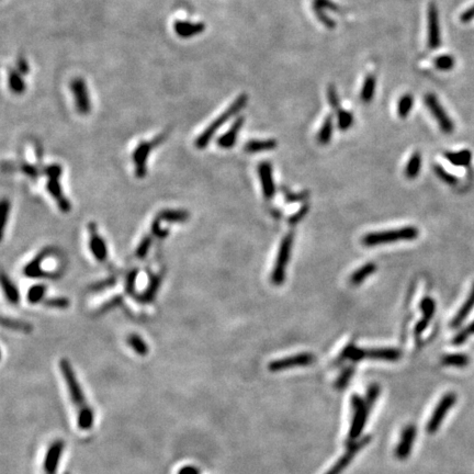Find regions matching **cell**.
I'll return each mask as SVG.
<instances>
[{
	"instance_id": "cb8c5ba5",
	"label": "cell",
	"mask_w": 474,
	"mask_h": 474,
	"mask_svg": "<svg viewBox=\"0 0 474 474\" xmlns=\"http://www.w3.org/2000/svg\"><path fill=\"white\" fill-rule=\"evenodd\" d=\"M161 282H163V274L156 273L149 275V282L146 287V289L139 297V302L141 303H151L154 301V299L157 296V292L160 288Z\"/></svg>"
},
{
	"instance_id": "91938a15",
	"label": "cell",
	"mask_w": 474,
	"mask_h": 474,
	"mask_svg": "<svg viewBox=\"0 0 474 474\" xmlns=\"http://www.w3.org/2000/svg\"><path fill=\"white\" fill-rule=\"evenodd\" d=\"M17 69L20 71L21 74H28L29 73V65L27 63L26 59H23V58H19L18 59V63H17Z\"/></svg>"
},
{
	"instance_id": "b9f144b4",
	"label": "cell",
	"mask_w": 474,
	"mask_h": 474,
	"mask_svg": "<svg viewBox=\"0 0 474 474\" xmlns=\"http://www.w3.org/2000/svg\"><path fill=\"white\" fill-rule=\"evenodd\" d=\"M353 122V116L352 113L346 110H341L339 109L337 111V123H338V128L341 131H346L349 129Z\"/></svg>"
},
{
	"instance_id": "f546056e",
	"label": "cell",
	"mask_w": 474,
	"mask_h": 474,
	"mask_svg": "<svg viewBox=\"0 0 474 474\" xmlns=\"http://www.w3.org/2000/svg\"><path fill=\"white\" fill-rule=\"evenodd\" d=\"M8 85L11 91L16 94H22L26 91L27 86L25 80L22 79L21 73L18 69L11 68L8 75Z\"/></svg>"
},
{
	"instance_id": "f1b7e54d",
	"label": "cell",
	"mask_w": 474,
	"mask_h": 474,
	"mask_svg": "<svg viewBox=\"0 0 474 474\" xmlns=\"http://www.w3.org/2000/svg\"><path fill=\"white\" fill-rule=\"evenodd\" d=\"M375 270H376V266L374 262H367L361 268L357 269L356 271L350 275L349 282L352 286L361 285L365 279L370 277L371 274L374 273Z\"/></svg>"
},
{
	"instance_id": "d590c367",
	"label": "cell",
	"mask_w": 474,
	"mask_h": 474,
	"mask_svg": "<svg viewBox=\"0 0 474 474\" xmlns=\"http://www.w3.org/2000/svg\"><path fill=\"white\" fill-rule=\"evenodd\" d=\"M333 127H334L333 118L331 116H328L325 120H324L322 128L319 132V135H317V141H319V143L322 144V145H326V144H328L329 141H331L332 135H333Z\"/></svg>"
},
{
	"instance_id": "7bdbcfd3",
	"label": "cell",
	"mask_w": 474,
	"mask_h": 474,
	"mask_svg": "<svg viewBox=\"0 0 474 474\" xmlns=\"http://www.w3.org/2000/svg\"><path fill=\"white\" fill-rule=\"evenodd\" d=\"M139 274V269H132L125 279V293L130 297H135V288H136V278Z\"/></svg>"
},
{
	"instance_id": "60d3db41",
	"label": "cell",
	"mask_w": 474,
	"mask_h": 474,
	"mask_svg": "<svg viewBox=\"0 0 474 474\" xmlns=\"http://www.w3.org/2000/svg\"><path fill=\"white\" fill-rule=\"evenodd\" d=\"M44 307L49 309H57V310H66L69 308L70 301L67 298L57 297V298H47L43 301Z\"/></svg>"
},
{
	"instance_id": "9c48e42d",
	"label": "cell",
	"mask_w": 474,
	"mask_h": 474,
	"mask_svg": "<svg viewBox=\"0 0 474 474\" xmlns=\"http://www.w3.org/2000/svg\"><path fill=\"white\" fill-rule=\"evenodd\" d=\"M425 105L431 112V115L436 119L438 125L445 134H451L454 130V124L452 120L447 115L441 104L438 101L437 97L433 93H427L425 96Z\"/></svg>"
},
{
	"instance_id": "5b68a950",
	"label": "cell",
	"mask_w": 474,
	"mask_h": 474,
	"mask_svg": "<svg viewBox=\"0 0 474 474\" xmlns=\"http://www.w3.org/2000/svg\"><path fill=\"white\" fill-rule=\"evenodd\" d=\"M402 357V352L395 348H372V349H360L355 345L350 344L345 348L341 353V358L350 359L352 361L369 358L372 360H383V361H398Z\"/></svg>"
},
{
	"instance_id": "7c38bea8",
	"label": "cell",
	"mask_w": 474,
	"mask_h": 474,
	"mask_svg": "<svg viewBox=\"0 0 474 474\" xmlns=\"http://www.w3.org/2000/svg\"><path fill=\"white\" fill-rule=\"evenodd\" d=\"M455 401H457V397L455 394L450 392L447 393L442 397L439 403H438L437 407L435 409L433 415H431L429 422L427 424V433L428 434H435L438 430V428L440 427V425L443 421V418L447 415V413L451 410V407L454 405Z\"/></svg>"
},
{
	"instance_id": "db71d44e",
	"label": "cell",
	"mask_w": 474,
	"mask_h": 474,
	"mask_svg": "<svg viewBox=\"0 0 474 474\" xmlns=\"http://www.w3.org/2000/svg\"><path fill=\"white\" fill-rule=\"evenodd\" d=\"M380 393V388L376 385H372L369 390H368V394H367V400H365V403L369 406V409H371L373 404L375 403V401L379 397Z\"/></svg>"
},
{
	"instance_id": "9a60e30c",
	"label": "cell",
	"mask_w": 474,
	"mask_h": 474,
	"mask_svg": "<svg viewBox=\"0 0 474 474\" xmlns=\"http://www.w3.org/2000/svg\"><path fill=\"white\" fill-rule=\"evenodd\" d=\"M428 47L436 50L441 44L440 37V22L438 9L434 3L428 6Z\"/></svg>"
},
{
	"instance_id": "d6a6232c",
	"label": "cell",
	"mask_w": 474,
	"mask_h": 474,
	"mask_svg": "<svg viewBox=\"0 0 474 474\" xmlns=\"http://www.w3.org/2000/svg\"><path fill=\"white\" fill-rule=\"evenodd\" d=\"M47 287L43 283L34 285L30 288L27 295V300L30 304H38L40 302H43L45 300Z\"/></svg>"
},
{
	"instance_id": "1f68e13d",
	"label": "cell",
	"mask_w": 474,
	"mask_h": 474,
	"mask_svg": "<svg viewBox=\"0 0 474 474\" xmlns=\"http://www.w3.org/2000/svg\"><path fill=\"white\" fill-rule=\"evenodd\" d=\"M127 343L128 345L134 350L136 355L139 356H146L148 353V346L145 343L140 335H137L135 333L130 334L127 338Z\"/></svg>"
},
{
	"instance_id": "f35d334b",
	"label": "cell",
	"mask_w": 474,
	"mask_h": 474,
	"mask_svg": "<svg viewBox=\"0 0 474 474\" xmlns=\"http://www.w3.org/2000/svg\"><path fill=\"white\" fill-rule=\"evenodd\" d=\"M442 364L451 365V367H465L469 364V357L461 353H453V355H447L441 360Z\"/></svg>"
},
{
	"instance_id": "d6986e66",
	"label": "cell",
	"mask_w": 474,
	"mask_h": 474,
	"mask_svg": "<svg viewBox=\"0 0 474 474\" xmlns=\"http://www.w3.org/2000/svg\"><path fill=\"white\" fill-rule=\"evenodd\" d=\"M173 30L179 38L190 39L205 31L206 25L201 22L176 21L173 23Z\"/></svg>"
},
{
	"instance_id": "277c9868",
	"label": "cell",
	"mask_w": 474,
	"mask_h": 474,
	"mask_svg": "<svg viewBox=\"0 0 474 474\" xmlns=\"http://www.w3.org/2000/svg\"><path fill=\"white\" fill-rule=\"evenodd\" d=\"M43 172L47 177V181H46L47 193H49L53 199L55 200L58 209L61 210V212L69 213L71 210V205L67 198L65 197L62 185L61 183H59V179H61L62 173H63L62 166L58 164L47 165L43 168Z\"/></svg>"
},
{
	"instance_id": "f5cc1de1",
	"label": "cell",
	"mask_w": 474,
	"mask_h": 474,
	"mask_svg": "<svg viewBox=\"0 0 474 474\" xmlns=\"http://www.w3.org/2000/svg\"><path fill=\"white\" fill-rule=\"evenodd\" d=\"M0 209H2V220H3L2 231H3V235H4V232H5V230H6V225H7V222H8V220H9L10 202H9L7 199H3V201H2V207H0Z\"/></svg>"
},
{
	"instance_id": "ab89813d",
	"label": "cell",
	"mask_w": 474,
	"mask_h": 474,
	"mask_svg": "<svg viewBox=\"0 0 474 474\" xmlns=\"http://www.w3.org/2000/svg\"><path fill=\"white\" fill-rule=\"evenodd\" d=\"M153 239H154V236L152 235V234H147V235H145L141 239V242L135 250L136 258H139V259H144V258H146L149 249H151L152 247Z\"/></svg>"
},
{
	"instance_id": "7402d4cb",
	"label": "cell",
	"mask_w": 474,
	"mask_h": 474,
	"mask_svg": "<svg viewBox=\"0 0 474 474\" xmlns=\"http://www.w3.org/2000/svg\"><path fill=\"white\" fill-rule=\"evenodd\" d=\"M369 441H370V438L365 437V438H363V439L360 440L359 442L355 443V445L350 446L349 450H348V451L343 455V457H341L337 462H336V464L326 474H339L348 465V463H349V462L352 460L353 455H355L362 447H364L365 445H367Z\"/></svg>"
},
{
	"instance_id": "484cf974",
	"label": "cell",
	"mask_w": 474,
	"mask_h": 474,
	"mask_svg": "<svg viewBox=\"0 0 474 474\" xmlns=\"http://www.w3.org/2000/svg\"><path fill=\"white\" fill-rule=\"evenodd\" d=\"M473 308H474V283L472 286V289H471L469 297H467V299L465 300V302L462 304V307L460 308L457 315H455L454 319L452 320L451 327L455 328V327L460 326L462 324V322H463L466 319V317L469 316V314L471 313V311L473 310Z\"/></svg>"
},
{
	"instance_id": "5bb4252c",
	"label": "cell",
	"mask_w": 474,
	"mask_h": 474,
	"mask_svg": "<svg viewBox=\"0 0 474 474\" xmlns=\"http://www.w3.org/2000/svg\"><path fill=\"white\" fill-rule=\"evenodd\" d=\"M315 361L314 355L310 352H303L291 357H287L283 359H278L270 362L268 369L272 372H278L282 370H287L295 367H302V365H310Z\"/></svg>"
},
{
	"instance_id": "e0dca14e",
	"label": "cell",
	"mask_w": 474,
	"mask_h": 474,
	"mask_svg": "<svg viewBox=\"0 0 474 474\" xmlns=\"http://www.w3.org/2000/svg\"><path fill=\"white\" fill-rule=\"evenodd\" d=\"M416 438V427L414 425H407L403 429V433L401 436V440L398 445L395 454L400 460H405L409 458L412 451V447L414 445Z\"/></svg>"
},
{
	"instance_id": "7dc6e473",
	"label": "cell",
	"mask_w": 474,
	"mask_h": 474,
	"mask_svg": "<svg viewBox=\"0 0 474 474\" xmlns=\"http://www.w3.org/2000/svg\"><path fill=\"white\" fill-rule=\"evenodd\" d=\"M122 301H123V298H122V296H120V295L111 298L110 300H108L107 302H105L103 305H101V307L98 310V312H97V314L107 313V312H109L110 310L117 308L118 305H120L122 303Z\"/></svg>"
},
{
	"instance_id": "603a6c76",
	"label": "cell",
	"mask_w": 474,
	"mask_h": 474,
	"mask_svg": "<svg viewBox=\"0 0 474 474\" xmlns=\"http://www.w3.org/2000/svg\"><path fill=\"white\" fill-rule=\"evenodd\" d=\"M313 8L315 11V15L319 18V20L325 25L328 29L335 28V21L331 20L325 14V10L329 9L332 11H338V7L331 0H314Z\"/></svg>"
},
{
	"instance_id": "74e56055",
	"label": "cell",
	"mask_w": 474,
	"mask_h": 474,
	"mask_svg": "<svg viewBox=\"0 0 474 474\" xmlns=\"http://www.w3.org/2000/svg\"><path fill=\"white\" fill-rule=\"evenodd\" d=\"M414 106V98L413 96L410 93H405L402 96V98L399 101V107H398V113L399 117L401 119H405L411 110L413 109Z\"/></svg>"
},
{
	"instance_id": "bcb514c9",
	"label": "cell",
	"mask_w": 474,
	"mask_h": 474,
	"mask_svg": "<svg viewBox=\"0 0 474 474\" xmlns=\"http://www.w3.org/2000/svg\"><path fill=\"white\" fill-rule=\"evenodd\" d=\"M434 170L438 178H440L443 182H446L450 185H454L455 183H458V178H455L451 173H449L445 168H442V166L435 165Z\"/></svg>"
},
{
	"instance_id": "4dcf8cb0",
	"label": "cell",
	"mask_w": 474,
	"mask_h": 474,
	"mask_svg": "<svg viewBox=\"0 0 474 474\" xmlns=\"http://www.w3.org/2000/svg\"><path fill=\"white\" fill-rule=\"evenodd\" d=\"M445 157L454 166L466 167L470 165L472 160V153L469 151V149H463V151L458 152V153L448 152V153H445Z\"/></svg>"
},
{
	"instance_id": "2e32d148",
	"label": "cell",
	"mask_w": 474,
	"mask_h": 474,
	"mask_svg": "<svg viewBox=\"0 0 474 474\" xmlns=\"http://www.w3.org/2000/svg\"><path fill=\"white\" fill-rule=\"evenodd\" d=\"M258 175H259V180L262 188L263 197L267 200L272 199L275 193L274 181L272 177V168L268 161H262L258 166Z\"/></svg>"
},
{
	"instance_id": "e575fe53",
	"label": "cell",
	"mask_w": 474,
	"mask_h": 474,
	"mask_svg": "<svg viewBox=\"0 0 474 474\" xmlns=\"http://www.w3.org/2000/svg\"><path fill=\"white\" fill-rule=\"evenodd\" d=\"M375 92V78L372 75H368L365 77V80L362 85L361 93H360V98H361L362 103L369 104L370 101L373 99V96Z\"/></svg>"
},
{
	"instance_id": "52a82bcc",
	"label": "cell",
	"mask_w": 474,
	"mask_h": 474,
	"mask_svg": "<svg viewBox=\"0 0 474 474\" xmlns=\"http://www.w3.org/2000/svg\"><path fill=\"white\" fill-rule=\"evenodd\" d=\"M293 233H289L282 239L280 244L279 251L277 259H275V265L272 270L271 281L275 286H281L285 282L286 279V269L288 266V262L290 259L292 245H293Z\"/></svg>"
},
{
	"instance_id": "9f6ffc18",
	"label": "cell",
	"mask_w": 474,
	"mask_h": 474,
	"mask_svg": "<svg viewBox=\"0 0 474 474\" xmlns=\"http://www.w3.org/2000/svg\"><path fill=\"white\" fill-rule=\"evenodd\" d=\"M285 191V198H286V201L287 203H295V202H298V201H303L305 200L308 198V193H302V194H292V193H289V191H287L286 189H283Z\"/></svg>"
},
{
	"instance_id": "44dd1931",
	"label": "cell",
	"mask_w": 474,
	"mask_h": 474,
	"mask_svg": "<svg viewBox=\"0 0 474 474\" xmlns=\"http://www.w3.org/2000/svg\"><path fill=\"white\" fill-rule=\"evenodd\" d=\"M421 310L423 312L424 317L417 323L415 327V336L418 338L423 334V332L427 328L429 322L433 319L436 310V303L431 298H425L421 302Z\"/></svg>"
},
{
	"instance_id": "30bf717a",
	"label": "cell",
	"mask_w": 474,
	"mask_h": 474,
	"mask_svg": "<svg viewBox=\"0 0 474 474\" xmlns=\"http://www.w3.org/2000/svg\"><path fill=\"white\" fill-rule=\"evenodd\" d=\"M53 249L51 247H46L42 249L40 253L35 256L31 261H29L27 265L23 267L22 272L27 278L31 279H43V278H57L58 274L52 273L42 269V263L46 259L47 257L52 255Z\"/></svg>"
},
{
	"instance_id": "8d00e7d4",
	"label": "cell",
	"mask_w": 474,
	"mask_h": 474,
	"mask_svg": "<svg viewBox=\"0 0 474 474\" xmlns=\"http://www.w3.org/2000/svg\"><path fill=\"white\" fill-rule=\"evenodd\" d=\"M422 166V156L418 152L414 153L406 165L405 175L409 179H414L418 176L419 170H421Z\"/></svg>"
},
{
	"instance_id": "836d02e7",
	"label": "cell",
	"mask_w": 474,
	"mask_h": 474,
	"mask_svg": "<svg viewBox=\"0 0 474 474\" xmlns=\"http://www.w3.org/2000/svg\"><path fill=\"white\" fill-rule=\"evenodd\" d=\"M2 324L4 327L13 329V331L23 332V333H30V332H32V329H33V326L28 322L14 320V319H10V317H5V316H3Z\"/></svg>"
},
{
	"instance_id": "83f0119b",
	"label": "cell",
	"mask_w": 474,
	"mask_h": 474,
	"mask_svg": "<svg viewBox=\"0 0 474 474\" xmlns=\"http://www.w3.org/2000/svg\"><path fill=\"white\" fill-rule=\"evenodd\" d=\"M2 287L6 298H7L8 302L11 304H18L20 302V293L16 285L14 283L11 279L8 277L7 274L3 271L2 273Z\"/></svg>"
},
{
	"instance_id": "681fc988",
	"label": "cell",
	"mask_w": 474,
	"mask_h": 474,
	"mask_svg": "<svg viewBox=\"0 0 474 474\" xmlns=\"http://www.w3.org/2000/svg\"><path fill=\"white\" fill-rule=\"evenodd\" d=\"M161 221L159 219V217L157 215V217H156L154 219V221L152 222V225H151V234L154 236V237H157V238H165L166 236H168V234H169V232H168L167 230H163L161 229Z\"/></svg>"
},
{
	"instance_id": "c3c4849f",
	"label": "cell",
	"mask_w": 474,
	"mask_h": 474,
	"mask_svg": "<svg viewBox=\"0 0 474 474\" xmlns=\"http://www.w3.org/2000/svg\"><path fill=\"white\" fill-rule=\"evenodd\" d=\"M472 335H474V321L466 328H464L463 331H461L457 336H455V337L453 338L452 343L455 346L462 345Z\"/></svg>"
},
{
	"instance_id": "ac0fdd59",
	"label": "cell",
	"mask_w": 474,
	"mask_h": 474,
	"mask_svg": "<svg viewBox=\"0 0 474 474\" xmlns=\"http://www.w3.org/2000/svg\"><path fill=\"white\" fill-rule=\"evenodd\" d=\"M64 449V442L62 440L54 441L50 446L45 454V460L43 462V470L45 474H55L58 467L61 454Z\"/></svg>"
},
{
	"instance_id": "6f0895ef",
	"label": "cell",
	"mask_w": 474,
	"mask_h": 474,
	"mask_svg": "<svg viewBox=\"0 0 474 474\" xmlns=\"http://www.w3.org/2000/svg\"><path fill=\"white\" fill-rule=\"evenodd\" d=\"M308 211H309V206H303L296 214H293L292 217L289 219V221H288V222H289V224L298 223L300 220L305 217V214L308 213Z\"/></svg>"
},
{
	"instance_id": "816d5d0a",
	"label": "cell",
	"mask_w": 474,
	"mask_h": 474,
	"mask_svg": "<svg viewBox=\"0 0 474 474\" xmlns=\"http://www.w3.org/2000/svg\"><path fill=\"white\" fill-rule=\"evenodd\" d=\"M21 171L27 175L28 177L32 178V179H37L40 176V169L38 166L29 164V163H23L20 167Z\"/></svg>"
},
{
	"instance_id": "ba28073f",
	"label": "cell",
	"mask_w": 474,
	"mask_h": 474,
	"mask_svg": "<svg viewBox=\"0 0 474 474\" xmlns=\"http://www.w3.org/2000/svg\"><path fill=\"white\" fill-rule=\"evenodd\" d=\"M351 406H352L353 415H352V422H351L349 434H348V437H347L348 442L355 441L356 439H358V437L361 435L362 430L364 428L365 422H367L369 411H370L369 406L367 405V403H365V401L362 400L360 397H358L357 394H355L351 398Z\"/></svg>"
},
{
	"instance_id": "d4e9b609",
	"label": "cell",
	"mask_w": 474,
	"mask_h": 474,
	"mask_svg": "<svg viewBox=\"0 0 474 474\" xmlns=\"http://www.w3.org/2000/svg\"><path fill=\"white\" fill-rule=\"evenodd\" d=\"M158 217L161 221L168 222V223H184L190 218V213L187 210H180V209H167L160 211Z\"/></svg>"
},
{
	"instance_id": "ffe728a7",
	"label": "cell",
	"mask_w": 474,
	"mask_h": 474,
	"mask_svg": "<svg viewBox=\"0 0 474 474\" xmlns=\"http://www.w3.org/2000/svg\"><path fill=\"white\" fill-rule=\"evenodd\" d=\"M244 121H245L244 117H238L235 121H234V123L232 124V127L229 129V131L225 132L223 135H221L219 137L217 141L218 145L225 149H230L235 145L238 134H239V131H241V129L244 125Z\"/></svg>"
},
{
	"instance_id": "8992f818",
	"label": "cell",
	"mask_w": 474,
	"mask_h": 474,
	"mask_svg": "<svg viewBox=\"0 0 474 474\" xmlns=\"http://www.w3.org/2000/svg\"><path fill=\"white\" fill-rule=\"evenodd\" d=\"M166 137V134H161L158 137H156L153 141L148 142H141L134 149L133 154H132V160L135 167V176L139 179H143L147 173V159L149 154L152 153L153 149L158 146L160 143H163Z\"/></svg>"
},
{
	"instance_id": "4316f807",
	"label": "cell",
	"mask_w": 474,
	"mask_h": 474,
	"mask_svg": "<svg viewBox=\"0 0 474 474\" xmlns=\"http://www.w3.org/2000/svg\"><path fill=\"white\" fill-rule=\"evenodd\" d=\"M278 143L275 140H251L245 144L244 149L245 152L254 154V153H261V152H269L272 151L277 147Z\"/></svg>"
},
{
	"instance_id": "6da1fadb",
	"label": "cell",
	"mask_w": 474,
	"mask_h": 474,
	"mask_svg": "<svg viewBox=\"0 0 474 474\" xmlns=\"http://www.w3.org/2000/svg\"><path fill=\"white\" fill-rule=\"evenodd\" d=\"M247 101H248L247 94H241L238 98L234 100V103L227 108L223 113H221V115L215 119L213 122L210 123L209 127L197 137L196 143H195L196 146L199 149L206 148L209 145V143L213 139V136L215 135V133H217L218 130L223 127V125L229 121V120H231L234 116L238 115V113L244 109L245 106L247 105Z\"/></svg>"
},
{
	"instance_id": "3957f363",
	"label": "cell",
	"mask_w": 474,
	"mask_h": 474,
	"mask_svg": "<svg viewBox=\"0 0 474 474\" xmlns=\"http://www.w3.org/2000/svg\"><path fill=\"white\" fill-rule=\"evenodd\" d=\"M59 369H61V372L64 375V380L66 386H67L70 400L77 410V415H79V414L83 412L91 411L92 409L88 405L85 394L82 392L80 385L78 383L73 367H71V364L68 362L67 359H61V361H59Z\"/></svg>"
},
{
	"instance_id": "4fadbf2b",
	"label": "cell",
	"mask_w": 474,
	"mask_h": 474,
	"mask_svg": "<svg viewBox=\"0 0 474 474\" xmlns=\"http://www.w3.org/2000/svg\"><path fill=\"white\" fill-rule=\"evenodd\" d=\"M89 232V249L93 258L99 262H105L108 259V247L104 237L98 232V226L94 222H90L87 225Z\"/></svg>"
},
{
	"instance_id": "8fae6325",
	"label": "cell",
	"mask_w": 474,
	"mask_h": 474,
	"mask_svg": "<svg viewBox=\"0 0 474 474\" xmlns=\"http://www.w3.org/2000/svg\"><path fill=\"white\" fill-rule=\"evenodd\" d=\"M70 89L74 94L77 112L82 116L89 115L91 111V100L85 80L82 78H74L70 82Z\"/></svg>"
},
{
	"instance_id": "680465c9",
	"label": "cell",
	"mask_w": 474,
	"mask_h": 474,
	"mask_svg": "<svg viewBox=\"0 0 474 474\" xmlns=\"http://www.w3.org/2000/svg\"><path fill=\"white\" fill-rule=\"evenodd\" d=\"M474 19V5L472 6V7H470L467 10H465L463 14L461 15L460 17V20L461 22H463V23H467V22H470L471 20Z\"/></svg>"
},
{
	"instance_id": "f6af8a7d",
	"label": "cell",
	"mask_w": 474,
	"mask_h": 474,
	"mask_svg": "<svg viewBox=\"0 0 474 474\" xmlns=\"http://www.w3.org/2000/svg\"><path fill=\"white\" fill-rule=\"evenodd\" d=\"M435 66L440 70L447 71L454 67V58L451 55H441L435 58Z\"/></svg>"
},
{
	"instance_id": "ee69618b",
	"label": "cell",
	"mask_w": 474,
	"mask_h": 474,
	"mask_svg": "<svg viewBox=\"0 0 474 474\" xmlns=\"http://www.w3.org/2000/svg\"><path fill=\"white\" fill-rule=\"evenodd\" d=\"M117 285V278L116 277H109L103 279L100 281L94 282L91 286L89 287V291L90 292H100L107 289H110V288L115 287Z\"/></svg>"
},
{
	"instance_id": "f907efd6",
	"label": "cell",
	"mask_w": 474,
	"mask_h": 474,
	"mask_svg": "<svg viewBox=\"0 0 474 474\" xmlns=\"http://www.w3.org/2000/svg\"><path fill=\"white\" fill-rule=\"evenodd\" d=\"M353 372H355V369H353L352 367H349V368H347L346 370H344L343 373L339 375L337 382H336V387H337L338 389L346 388L347 383L349 382V380L351 379Z\"/></svg>"
},
{
	"instance_id": "11a10c76",
	"label": "cell",
	"mask_w": 474,
	"mask_h": 474,
	"mask_svg": "<svg viewBox=\"0 0 474 474\" xmlns=\"http://www.w3.org/2000/svg\"><path fill=\"white\" fill-rule=\"evenodd\" d=\"M327 96H328V103L331 105L332 109L334 110H339V99H338V94L337 91L334 86H329L327 90Z\"/></svg>"
},
{
	"instance_id": "7a4b0ae2",
	"label": "cell",
	"mask_w": 474,
	"mask_h": 474,
	"mask_svg": "<svg viewBox=\"0 0 474 474\" xmlns=\"http://www.w3.org/2000/svg\"><path fill=\"white\" fill-rule=\"evenodd\" d=\"M418 230L414 226H405L398 230L383 232H373L365 234L362 237V244L367 247H374L377 245L389 244L401 241H413L418 237Z\"/></svg>"
}]
</instances>
